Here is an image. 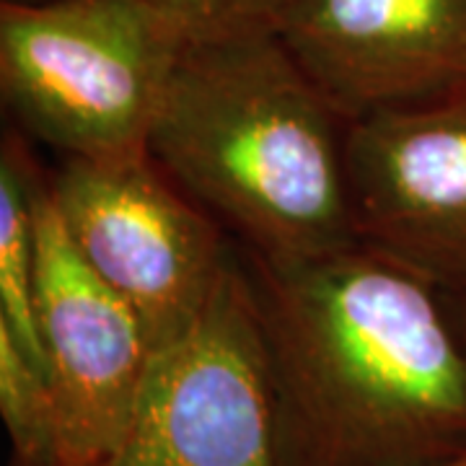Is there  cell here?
I'll return each instance as SVG.
<instances>
[{"instance_id":"obj_1","label":"cell","mask_w":466,"mask_h":466,"mask_svg":"<svg viewBox=\"0 0 466 466\" xmlns=\"http://www.w3.org/2000/svg\"><path fill=\"white\" fill-rule=\"evenodd\" d=\"M244 265L280 466H443L466 453V345L438 288L360 244Z\"/></svg>"},{"instance_id":"obj_2","label":"cell","mask_w":466,"mask_h":466,"mask_svg":"<svg viewBox=\"0 0 466 466\" xmlns=\"http://www.w3.org/2000/svg\"><path fill=\"white\" fill-rule=\"evenodd\" d=\"M348 119L278 34L189 42L168 78L148 153L265 262L358 244Z\"/></svg>"},{"instance_id":"obj_3","label":"cell","mask_w":466,"mask_h":466,"mask_svg":"<svg viewBox=\"0 0 466 466\" xmlns=\"http://www.w3.org/2000/svg\"><path fill=\"white\" fill-rule=\"evenodd\" d=\"M192 39L143 0H0V94L66 158H133Z\"/></svg>"},{"instance_id":"obj_4","label":"cell","mask_w":466,"mask_h":466,"mask_svg":"<svg viewBox=\"0 0 466 466\" xmlns=\"http://www.w3.org/2000/svg\"><path fill=\"white\" fill-rule=\"evenodd\" d=\"M99 466H280L265 334L238 257L195 321L153 350L127 428Z\"/></svg>"},{"instance_id":"obj_5","label":"cell","mask_w":466,"mask_h":466,"mask_svg":"<svg viewBox=\"0 0 466 466\" xmlns=\"http://www.w3.org/2000/svg\"><path fill=\"white\" fill-rule=\"evenodd\" d=\"M47 179L67 238L137 311L153 350L195 321L236 259L223 226L150 153L63 158Z\"/></svg>"},{"instance_id":"obj_6","label":"cell","mask_w":466,"mask_h":466,"mask_svg":"<svg viewBox=\"0 0 466 466\" xmlns=\"http://www.w3.org/2000/svg\"><path fill=\"white\" fill-rule=\"evenodd\" d=\"M360 247L443 296L466 290V91L348 122Z\"/></svg>"},{"instance_id":"obj_7","label":"cell","mask_w":466,"mask_h":466,"mask_svg":"<svg viewBox=\"0 0 466 466\" xmlns=\"http://www.w3.org/2000/svg\"><path fill=\"white\" fill-rule=\"evenodd\" d=\"M39 182L36 327L63 422V466H99L119 443L153 345L133 306L101 280L67 238Z\"/></svg>"},{"instance_id":"obj_8","label":"cell","mask_w":466,"mask_h":466,"mask_svg":"<svg viewBox=\"0 0 466 466\" xmlns=\"http://www.w3.org/2000/svg\"><path fill=\"white\" fill-rule=\"evenodd\" d=\"M278 36L348 122L466 91V0H290Z\"/></svg>"},{"instance_id":"obj_9","label":"cell","mask_w":466,"mask_h":466,"mask_svg":"<svg viewBox=\"0 0 466 466\" xmlns=\"http://www.w3.org/2000/svg\"><path fill=\"white\" fill-rule=\"evenodd\" d=\"M42 174L26 137L5 133L0 150V329L50 376L34 309Z\"/></svg>"},{"instance_id":"obj_10","label":"cell","mask_w":466,"mask_h":466,"mask_svg":"<svg viewBox=\"0 0 466 466\" xmlns=\"http://www.w3.org/2000/svg\"><path fill=\"white\" fill-rule=\"evenodd\" d=\"M0 417L8 466H63V422L50 376L0 329Z\"/></svg>"},{"instance_id":"obj_11","label":"cell","mask_w":466,"mask_h":466,"mask_svg":"<svg viewBox=\"0 0 466 466\" xmlns=\"http://www.w3.org/2000/svg\"><path fill=\"white\" fill-rule=\"evenodd\" d=\"M179 24L192 42L278 34L290 0H143Z\"/></svg>"},{"instance_id":"obj_12","label":"cell","mask_w":466,"mask_h":466,"mask_svg":"<svg viewBox=\"0 0 466 466\" xmlns=\"http://www.w3.org/2000/svg\"><path fill=\"white\" fill-rule=\"evenodd\" d=\"M446 300H449L453 321H456V327H459L461 339H464L466 345V290L464 293H456V296H446Z\"/></svg>"},{"instance_id":"obj_13","label":"cell","mask_w":466,"mask_h":466,"mask_svg":"<svg viewBox=\"0 0 466 466\" xmlns=\"http://www.w3.org/2000/svg\"><path fill=\"white\" fill-rule=\"evenodd\" d=\"M443 466H466V453H461V456H456L453 461H449V464Z\"/></svg>"}]
</instances>
